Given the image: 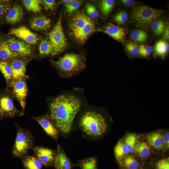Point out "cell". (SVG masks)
<instances>
[{
  "label": "cell",
  "instance_id": "1f68e13d",
  "mask_svg": "<svg viewBox=\"0 0 169 169\" xmlns=\"http://www.w3.org/2000/svg\"><path fill=\"white\" fill-rule=\"evenodd\" d=\"M151 28L156 35H160L164 32L165 28V23L162 20H157L151 24Z\"/></svg>",
  "mask_w": 169,
  "mask_h": 169
},
{
  "label": "cell",
  "instance_id": "7402d4cb",
  "mask_svg": "<svg viewBox=\"0 0 169 169\" xmlns=\"http://www.w3.org/2000/svg\"><path fill=\"white\" fill-rule=\"evenodd\" d=\"M40 54L41 56L54 55L53 46L49 40L44 39L41 41L39 47Z\"/></svg>",
  "mask_w": 169,
  "mask_h": 169
},
{
  "label": "cell",
  "instance_id": "d6a6232c",
  "mask_svg": "<svg viewBox=\"0 0 169 169\" xmlns=\"http://www.w3.org/2000/svg\"><path fill=\"white\" fill-rule=\"evenodd\" d=\"M125 166L128 169H137L139 166V163L137 160L132 156L126 157L124 161Z\"/></svg>",
  "mask_w": 169,
  "mask_h": 169
},
{
  "label": "cell",
  "instance_id": "7bdbcfd3",
  "mask_svg": "<svg viewBox=\"0 0 169 169\" xmlns=\"http://www.w3.org/2000/svg\"><path fill=\"white\" fill-rule=\"evenodd\" d=\"M121 2L125 5L128 7H131L135 4V2L132 0H122Z\"/></svg>",
  "mask_w": 169,
  "mask_h": 169
},
{
  "label": "cell",
  "instance_id": "484cf974",
  "mask_svg": "<svg viewBox=\"0 0 169 169\" xmlns=\"http://www.w3.org/2000/svg\"><path fill=\"white\" fill-rule=\"evenodd\" d=\"M114 151L116 158L118 160L129 153L124 142L121 141L117 143L115 146Z\"/></svg>",
  "mask_w": 169,
  "mask_h": 169
},
{
  "label": "cell",
  "instance_id": "f6af8a7d",
  "mask_svg": "<svg viewBox=\"0 0 169 169\" xmlns=\"http://www.w3.org/2000/svg\"><path fill=\"white\" fill-rule=\"evenodd\" d=\"M72 0H63L60 1V3H64V4L68 3L71 1Z\"/></svg>",
  "mask_w": 169,
  "mask_h": 169
},
{
  "label": "cell",
  "instance_id": "30bf717a",
  "mask_svg": "<svg viewBox=\"0 0 169 169\" xmlns=\"http://www.w3.org/2000/svg\"><path fill=\"white\" fill-rule=\"evenodd\" d=\"M35 156L45 166H49L54 163L56 151L45 147L33 146L31 149Z\"/></svg>",
  "mask_w": 169,
  "mask_h": 169
},
{
  "label": "cell",
  "instance_id": "52a82bcc",
  "mask_svg": "<svg viewBox=\"0 0 169 169\" xmlns=\"http://www.w3.org/2000/svg\"><path fill=\"white\" fill-rule=\"evenodd\" d=\"M61 15L52 30L49 34V41L54 49V55L63 51L67 47V41L62 25Z\"/></svg>",
  "mask_w": 169,
  "mask_h": 169
},
{
  "label": "cell",
  "instance_id": "d4e9b609",
  "mask_svg": "<svg viewBox=\"0 0 169 169\" xmlns=\"http://www.w3.org/2000/svg\"><path fill=\"white\" fill-rule=\"evenodd\" d=\"M135 149L139 156L142 158L148 157L150 154V149L148 144L145 142L143 141L137 144Z\"/></svg>",
  "mask_w": 169,
  "mask_h": 169
},
{
  "label": "cell",
  "instance_id": "44dd1931",
  "mask_svg": "<svg viewBox=\"0 0 169 169\" xmlns=\"http://www.w3.org/2000/svg\"><path fill=\"white\" fill-rule=\"evenodd\" d=\"M22 158L26 169H41L43 165L35 156L26 155Z\"/></svg>",
  "mask_w": 169,
  "mask_h": 169
},
{
  "label": "cell",
  "instance_id": "8992f818",
  "mask_svg": "<svg viewBox=\"0 0 169 169\" xmlns=\"http://www.w3.org/2000/svg\"><path fill=\"white\" fill-rule=\"evenodd\" d=\"M162 11L147 6L134 7L131 12L132 20L138 25L146 27L152 24L160 16Z\"/></svg>",
  "mask_w": 169,
  "mask_h": 169
},
{
  "label": "cell",
  "instance_id": "d6986e66",
  "mask_svg": "<svg viewBox=\"0 0 169 169\" xmlns=\"http://www.w3.org/2000/svg\"><path fill=\"white\" fill-rule=\"evenodd\" d=\"M19 56L10 49L6 41L3 39L0 41V61L11 60Z\"/></svg>",
  "mask_w": 169,
  "mask_h": 169
},
{
  "label": "cell",
  "instance_id": "ba28073f",
  "mask_svg": "<svg viewBox=\"0 0 169 169\" xmlns=\"http://www.w3.org/2000/svg\"><path fill=\"white\" fill-rule=\"evenodd\" d=\"M23 111L15 106L11 97L8 94L0 95V120L7 118H12L23 115Z\"/></svg>",
  "mask_w": 169,
  "mask_h": 169
},
{
  "label": "cell",
  "instance_id": "74e56055",
  "mask_svg": "<svg viewBox=\"0 0 169 169\" xmlns=\"http://www.w3.org/2000/svg\"><path fill=\"white\" fill-rule=\"evenodd\" d=\"M10 8L9 2L6 0H0V19L8 12Z\"/></svg>",
  "mask_w": 169,
  "mask_h": 169
},
{
  "label": "cell",
  "instance_id": "83f0119b",
  "mask_svg": "<svg viewBox=\"0 0 169 169\" xmlns=\"http://www.w3.org/2000/svg\"><path fill=\"white\" fill-rule=\"evenodd\" d=\"M22 1L26 8L29 11L38 12L42 9L40 5V1L39 0H23Z\"/></svg>",
  "mask_w": 169,
  "mask_h": 169
},
{
  "label": "cell",
  "instance_id": "6da1fadb",
  "mask_svg": "<svg viewBox=\"0 0 169 169\" xmlns=\"http://www.w3.org/2000/svg\"><path fill=\"white\" fill-rule=\"evenodd\" d=\"M80 105L79 99L73 95H61L53 100L49 116L58 130L64 134L69 133Z\"/></svg>",
  "mask_w": 169,
  "mask_h": 169
},
{
  "label": "cell",
  "instance_id": "e575fe53",
  "mask_svg": "<svg viewBox=\"0 0 169 169\" xmlns=\"http://www.w3.org/2000/svg\"><path fill=\"white\" fill-rule=\"evenodd\" d=\"M128 18L127 13L125 11H121L115 15L114 17V20L119 24H123L126 22Z\"/></svg>",
  "mask_w": 169,
  "mask_h": 169
},
{
  "label": "cell",
  "instance_id": "3957f363",
  "mask_svg": "<svg viewBox=\"0 0 169 169\" xmlns=\"http://www.w3.org/2000/svg\"><path fill=\"white\" fill-rule=\"evenodd\" d=\"M80 124L83 131L93 137L99 136L105 132L108 128L106 120L100 114L88 111L81 117Z\"/></svg>",
  "mask_w": 169,
  "mask_h": 169
},
{
  "label": "cell",
  "instance_id": "ac0fdd59",
  "mask_svg": "<svg viewBox=\"0 0 169 169\" xmlns=\"http://www.w3.org/2000/svg\"><path fill=\"white\" fill-rule=\"evenodd\" d=\"M103 31L114 39L122 41L125 36V32L123 28L109 23L104 28Z\"/></svg>",
  "mask_w": 169,
  "mask_h": 169
},
{
  "label": "cell",
  "instance_id": "b9f144b4",
  "mask_svg": "<svg viewBox=\"0 0 169 169\" xmlns=\"http://www.w3.org/2000/svg\"><path fill=\"white\" fill-rule=\"evenodd\" d=\"M163 140L164 145H165L167 148L169 147V133L167 132L163 136Z\"/></svg>",
  "mask_w": 169,
  "mask_h": 169
},
{
  "label": "cell",
  "instance_id": "e0dca14e",
  "mask_svg": "<svg viewBox=\"0 0 169 169\" xmlns=\"http://www.w3.org/2000/svg\"><path fill=\"white\" fill-rule=\"evenodd\" d=\"M51 20L44 16H38L33 18L30 23V27L33 29L38 31H46L51 26Z\"/></svg>",
  "mask_w": 169,
  "mask_h": 169
},
{
  "label": "cell",
  "instance_id": "ab89813d",
  "mask_svg": "<svg viewBox=\"0 0 169 169\" xmlns=\"http://www.w3.org/2000/svg\"><path fill=\"white\" fill-rule=\"evenodd\" d=\"M156 169H169V159L167 157L159 161L156 165Z\"/></svg>",
  "mask_w": 169,
  "mask_h": 169
},
{
  "label": "cell",
  "instance_id": "4316f807",
  "mask_svg": "<svg viewBox=\"0 0 169 169\" xmlns=\"http://www.w3.org/2000/svg\"><path fill=\"white\" fill-rule=\"evenodd\" d=\"M78 165L81 169H97L96 160L93 157L79 161Z\"/></svg>",
  "mask_w": 169,
  "mask_h": 169
},
{
  "label": "cell",
  "instance_id": "9a60e30c",
  "mask_svg": "<svg viewBox=\"0 0 169 169\" xmlns=\"http://www.w3.org/2000/svg\"><path fill=\"white\" fill-rule=\"evenodd\" d=\"M54 163L55 169H71L70 160L58 145L57 146Z\"/></svg>",
  "mask_w": 169,
  "mask_h": 169
},
{
  "label": "cell",
  "instance_id": "5b68a950",
  "mask_svg": "<svg viewBox=\"0 0 169 169\" xmlns=\"http://www.w3.org/2000/svg\"><path fill=\"white\" fill-rule=\"evenodd\" d=\"M34 136L28 130L18 126L16 136L12 149V155L16 157L23 158L34 146Z\"/></svg>",
  "mask_w": 169,
  "mask_h": 169
},
{
  "label": "cell",
  "instance_id": "9c48e42d",
  "mask_svg": "<svg viewBox=\"0 0 169 169\" xmlns=\"http://www.w3.org/2000/svg\"><path fill=\"white\" fill-rule=\"evenodd\" d=\"M13 94L24 110L28 89L25 79L12 80L11 83Z\"/></svg>",
  "mask_w": 169,
  "mask_h": 169
},
{
  "label": "cell",
  "instance_id": "603a6c76",
  "mask_svg": "<svg viewBox=\"0 0 169 169\" xmlns=\"http://www.w3.org/2000/svg\"><path fill=\"white\" fill-rule=\"evenodd\" d=\"M154 49L156 54L163 57L169 51V45L165 41L161 40L156 43Z\"/></svg>",
  "mask_w": 169,
  "mask_h": 169
},
{
  "label": "cell",
  "instance_id": "7a4b0ae2",
  "mask_svg": "<svg viewBox=\"0 0 169 169\" xmlns=\"http://www.w3.org/2000/svg\"><path fill=\"white\" fill-rule=\"evenodd\" d=\"M69 29L70 35L77 42L83 44L95 31L94 21L83 12L74 15L70 20Z\"/></svg>",
  "mask_w": 169,
  "mask_h": 169
},
{
  "label": "cell",
  "instance_id": "2e32d148",
  "mask_svg": "<svg viewBox=\"0 0 169 169\" xmlns=\"http://www.w3.org/2000/svg\"><path fill=\"white\" fill-rule=\"evenodd\" d=\"M23 15L22 8L18 5H14L7 12L6 20L9 23L15 24L21 20Z\"/></svg>",
  "mask_w": 169,
  "mask_h": 169
},
{
  "label": "cell",
  "instance_id": "ee69618b",
  "mask_svg": "<svg viewBox=\"0 0 169 169\" xmlns=\"http://www.w3.org/2000/svg\"><path fill=\"white\" fill-rule=\"evenodd\" d=\"M169 26L167 25L166 26V27L165 28V29L164 32V37L165 39L167 40H168L169 39Z\"/></svg>",
  "mask_w": 169,
  "mask_h": 169
},
{
  "label": "cell",
  "instance_id": "7c38bea8",
  "mask_svg": "<svg viewBox=\"0 0 169 169\" xmlns=\"http://www.w3.org/2000/svg\"><path fill=\"white\" fill-rule=\"evenodd\" d=\"M32 118L38 123L48 135L55 140L58 138V129L49 115H43L38 117H33Z\"/></svg>",
  "mask_w": 169,
  "mask_h": 169
},
{
  "label": "cell",
  "instance_id": "4fadbf2b",
  "mask_svg": "<svg viewBox=\"0 0 169 169\" xmlns=\"http://www.w3.org/2000/svg\"><path fill=\"white\" fill-rule=\"evenodd\" d=\"M27 61L23 59L16 58L9 63L12 72V80L24 79Z\"/></svg>",
  "mask_w": 169,
  "mask_h": 169
},
{
  "label": "cell",
  "instance_id": "f35d334b",
  "mask_svg": "<svg viewBox=\"0 0 169 169\" xmlns=\"http://www.w3.org/2000/svg\"><path fill=\"white\" fill-rule=\"evenodd\" d=\"M126 48L128 52L132 56H136L139 52V47L135 44L130 42L126 45Z\"/></svg>",
  "mask_w": 169,
  "mask_h": 169
},
{
  "label": "cell",
  "instance_id": "8d00e7d4",
  "mask_svg": "<svg viewBox=\"0 0 169 169\" xmlns=\"http://www.w3.org/2000/svg\"><path fill=\"white\" fill-rule=\"evenodd\" d=\"M152 48L147 45L141 44L139 47L138 54L143 56L146 57L148 56L152 52Z\"/></svg>",
  "mask_w": 169,
  "mask_h": 169
},
{
  "label": "cell",
  "instance_id": "f546056e",
  "mask_svg": "<svg viewBox=\"0 0 169 169\" xmlns=\"http://www.w3.org/2000/svg\"><path fill=\"white\" fill-rule=\"evenodd\" d=\"M136 137L133 134H128L125 137L124 143L128 150L129 153L133 152L135 147Z\"/></svg>",
  "mask_w": 169,
  "mask_h": 169
},
{
  "label": "cell",
  "instance_id": "8fae6325",
  "mask_svg": "<svg viewBox=\"0 0 169 169\" xmlns=\"http://www.w3.org/2000/svg\"><path fill=\"white\" fill-rule=\"evenodd\" d=\"M9 33L21 39L27 44H36L38 40L37 35L24 26L12 28L10 31Z\"/></svg>",
  "mask_w": 169,
  "mask_h": 169
},
{
  "label": "cell",
  "instance_id": "5bb4252c",
  "mask_svg": "<svg viewBox=\"0 0 169 169\" xmlns=\"http://www.w3.org/2000/svg\"><path fill=\"white\" fill-rule=\"evenodd\" d=\"M6 42L10 49L20 56H28L32 54L30 46L24 42L13 38H9Z\"/></svg>",
  "mask_w": 169,
  "mask_h": 169
},
{
  "label": "cell",
  "instance_id": "4dcf8cb0",
  "mask_svg": "<svg viewBox=\"0 0 169 169\" xmlns=\"http://www.w3.org/2000/svg\"><path fill=\"white\" fill-rule=\"evenodd\" d=\"M113 0H102L100 2L99 6L101 11L104 15H107L111 11L113 7Z\"/></svg>",
  "mask_w": 169,
  "mask_h": 169
},
{
  "label": "cell",
  "instance_id": "cb8c5ba5",
  "mask_svg": "<svg viewBox=\"0 0 169 169\" xmlns=\"http://www.w3.org/2000/svg\"><path fill=\"white\" fill-rule=\"evenodd\" d=\"M0 71L6 81L8 83L12 78V72L11 66L6 61H0Z\"/></svg>",
  "mask_w": 169,
  "mask_h": 169
},
{
  "label": "cell",
  "instance_id": "d590c367",
  "mask_svg": "<svg viewBox=\"0 0 169 169\" xmlns=\"http://www.w3.org/2000/svg\"><path fill=\"white\" fill-rule=\"evenodd\" d=\"M86 10L88 17L90 18L98 17L99 13L95 7L90 3H88L86 6Z\"/></svg>",
  "mask_w": 169,
  "mask_h": 169
},
{
  "label": "cell",
  "instance_id": "836d02e7",
  "mask_svg": "<svg viewBox=\"0 0 169 169\" xmlns=\"http://www.w3.org/2000/svg\"><path fill=\"white\" fill-rule=\"evenodd\" d=\"M82 3V1L73 0L69 3L65 4L67 12L71 13L78 9Z\"/></svg>",
  "mask_w": 169,
  "mask_h": 169
},
{
  "label": "cell",
  "instance_id": "ffe728a7",
  "mask_svg": "<svg viewBox=\"0 0 169 169\" xmlns=\"http://www.w3.org/2000/svg\"><path fill=\"white\" fill-rule=\"evenodd\" d=\"M147 140L149 144L155 149H161L164 146L163 136L158 132H152L148 134Z\"/></svg>",
  "mask_w": 169,
  "mask_h": 169
},
{
  "label": "cell",
  "instance_id": "f1b7e54d",
  "mask_svg": "<svg viewBox=\"0 0 169 169\" xmlns=\"http://www.w3.org/2000/svg\"><path fill=\"white\" fill-rule=\"evenodd\" d=\"M131 37L134 41L144 42L147 40L148 36L147 33L143 30H135L131 33Z\"/></svg>",
  "mask_w": 169,
  "mask_h": 169
},
{
  "label": "cell",
  "instance_id": "60d3db41",
  "mask_svg": "<svg viewBox=\"0 0 169 169\" xmlns=\"http://www.w3.org/2000/svg\"><path fill=\"white\" fill-rule=\"evenodd\" d=\"M44 7L46 10H52L56 5V3L54 0H44L43 1Z\"/></svg>",
  "mask_w": 169,
  "mask_h": 169
},
{
  "label": "cell",
  "instance_id": "277c9868",
  "mask_svg": "<svg viewBox=\"0 0 169 169\" xmlns=\"http://www.w3.org/2000/svg\"><path fill=\"white\" fill-rule=\"evenodd\" d=\"M53 64L61 74L70 77L81 71L85 66V59L82 55L74 54H66Z\"/></svg>",
  "mask_w": 169,
  "mask_h": 169
}]
</instances>
